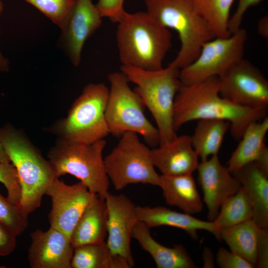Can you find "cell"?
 <instances>
[{
    "label": "cell",
    "mask_w": 268,
    "mask_h": 268,
    "mask_svg": "<svg viewBox=\"0 0 268 268\" xmlns=\"http://www.w3.org/2000/svg\"><path fill=\"white\" fill-rule=\"evenodd\" d=\"M198 121L191 139L199 158L203 161L218 155L230 124L227 121L219 119Z\"/></svg>",
    "instance_id": "obj_25"
},
{
    "label": "cell",
    "mask_w": 268,
    "mask_h": 268,
    "mask_svg": "<svg viewBox=\"0 0 268 268\" xmlns=\"http://www.w3.org/2000/svg\"><path fill=\"white\" fill-rule=\"evenodd\" d=\"M0 223L16 236L22 234L28 224V216L0 193Z\"/></svg>",
    "instance_id": "obj_30"
},
{
    "label": "cell",
    "mask_w": 268,
    "mask_h": 268,
    "mask_svg": "<svg viewBox=\"0 0 268 268\" xmlns=\"http://www.w3.org/2000/svg\"><path fill=\"white\" fill-rule=\"evenodd\" d=\"M8 69L9 61L2 55L0 51V71H7Z\"/></svg>",
    "instance_id": "obj_39"
},
{
    "label": "cell",
    "mask_w": 268,
    "mask_h": 268,
    "mask_svg": "<svg viewBox=\"0 0 268 268\" xmlns=\"http://www.w3.org/2000/svg\"><path fill=\"white\" fill-rule=\"evenodd\" d=\"M0 140L19 177L21 194L17 206L28 216L40 206L43 197L58 177L49 160L13 127L0 129Z\"/></svg>",
    "instance_id": "obj_3"
},
{
    "label": "cell",
    "mask_w": 268,
    "mask_h": 268,
    "mask_svg": "<svg viewBox=\"0 0 268 268\" xmlns=\"http://www.w3.org/2000/svg\"><path fill=\"white\" fill-rule=\"evenodd\" d=\"M46 195L52 201L48 215L50 226L61 231L69 238L83 212L95 197L81 182L69 185L56 178Z\"/></svg>",
    "instance_id": "obj_12"
},
{
    "label": "cell",
    "mask_w": 268,
    "mask_h": 268,
    "mask_svg": "<svg viewBox=\"0 0 268 268\" xmlns=\"http://www.w3.org/2000/svg\"><path fill=\"white\" fill-rule=\"evenodd\" d=\"M107 208V240L112 251L126 260L131 267L134 265L131 242L133 229L138 221L136 205L124 194L108 192L105 197Z\"/></svg>",
    "instance_id": "obj_13"
},
{
    "label": "cell",
    "mask_w": 268,
    "mask_h": 268,
    "mask_svg": "<svg viewBox=\"0 0 268 268\" xmlns=\"http://www.w3.org/2000/svg\"></svg>",
    "instance_id": "obj_42"
},
{
    "label": "cell",
    "mask_w": 268,
    "mask_h": 268,
    "mask_svg": "<svg viewBox=\"0 0 268 268\" xmlns=\"http://www.w3.org/2000/svg\"><path fill=\"white\" fill-rule=\"evenodd\" d=\"M104 160L109 181L117 191L134 184L159 186L160 175L155 171L151 149L136 133L123 134Z\"/></svg>",
    "instance_id": "obj_9"
},
{
    "label": "cell",
    "mask_w": 268,
    "mask_h": 268,
    "mask_svg": "<svg viewBox=\"0 0 268 268\" xmlns=\"http://www.w3.org/2000/svg\"><path fill=\"white\" fill-rule=\"evenodd\" d=\"M103 17L92 0H77L64 27L61 41L72 65L79 66L87 39L100 26Z\"/></svg>",
    "instance_id": "obj_15"
},
{
    "label": "cell",
    "mask_w": 268,
    "mask_h": 268,
    "mask_svg": "<svg viewBox=\"0 0 268 268\" xmlns=\"http://www.w3.org/2000/svg\"><path fill=\"white\" fill-rule=\"evenodd\" d=\"M203 268H214V256L211 250L207 247L204 248L202 252Z\"/></svg>",
    "instance_id": "obj_37"
},
{
    "label": "cell",
    "mask_w": 268,
    "mask_h": 268,
    "mask_svg": "<svg viewBox=\"0 0 268 268\" xmlns=\"http://www.w3.org/2000/svg\"><path fill=\"white\" fill-rule=\"evenodd\" d=\"M197 170L198 182L208 210L207 217L209 221H212L222 204L238 191L241 184L227 167L221 164L218 155L201 161Z\"/></svg>",
    "instance_id": "obj_14"
},
{
    "label": "cell",
    "mask_w": 268,
    "mask_h": 268,
    "mask_svg": "<svg viewBox=\"0 0 268 268\" xmlns=\"http://www.w3.org/2000/svg\"><path fill=\"white\" fill-rule=\"evenodd\" d=\"M37 8L61 29L77 0H24Z\"/></svg>",
    "instance_id": "obj_29"
},
{
    "label": "cell",
    "mask_w": 268,
    "mask_h": 268,
    "mask_svg": "<svg viewBox=\"0 0 268 268\" xmlns=\"http://www.w3.org/2000/svg\"><path fill=\"white\" fill-rule=\"evenodd\" d=\"M263 0H238L236 9L234 13L230 16L228 28L232 33L241 28L242 19L247 10L251 6L256 5Z\"/></svg>",
    "instance_id": "obj_34"
},
{
    "label": "cell",
    "mask_w": 268,
    "mask_h": 268,
    "mask_svg": "<svg viewBox=\"0 0 268 268\" xmlns=\"http://www.w3.org/2000/svg\"><path fill=\"white\" fill-rule=\"evenodd\" d=\"M216 264L221 268H253L254 267L240 256L224 248L219 249L216 257Z\"/></svg>",
    "instance_id": "obj_33"
},
{
    "label": "cell",
    "mask_w": 268,
    "mask_h": 268,
    "mask_svg": "<svg viewBox=\"0 0 268 268\" xmlns=\"http://www.w3.org/2000/svg\"><path fill=\"white\" fill-rule=\"evenodd\" d=\"M0 162L10 163V159L0 140Z\"/></svg>",
    "instance_id": "obj_40"
},
{
    "label": "cell",
    "mask_w": 268,
    "mask_h": 268,
    "mask_svg": "<svg viewBox=\"0 0 268 268\" xmlns=\"http://www.w3.org/2000/svg\"><path fill=\"white\" fill-rule=\"evenodd\" d=\"M109 92L103 83L85 86L59 126L62 140L92 143L110 134L105 117Z\"/></svg>",
    "instance_id": "obj_8"
},
{
    "label": "cell",
    "mask_w": 268,
    "mask_h": 268,
    "mask_svg": "<svg viewBox=\"0 0 268 268\" xmlns=\"http://www.w3.org/2000/svg\"><path fill=\"white\" fill-rule=\"evenodd\" d=\"M256 266L260 268L268 267V229L260 228Z\"/></svg>",
    "instance_id": "obj_36"
},
{
    "label": "cell",
    "mask_w": 268,
    "mask_h": 268,
    "mask_svg": "<svg viewBox=\"0 0 268 268\" xmlns=\"http://www.w3.org/2000/svg\"><path fill=\"white\" fill-rule=\"evenodd\" d=\"M223 98L251 108L268 107V81L263 73L244 58L218 77Z\"/></svg>",
    "instance_id": "obj_11"
},
{
    "label": "cell",
    "mask_w": 268,
    "mask_h": 268,
    "mask_svg": "<svg viewBox=\"0 0 268 268\" xmlns=\"http://www.w3.org/2000/svg\"><path fill=\"white\" fill-rule=\"evenodd\" d=\"M3 9V5L2 1L0 0V15L1 14Z\"/></svg>",
    "instance_id": "obj_41"
},
{
    "label": "cell",
    "mask_w": 268,
    "mask_h": 268,
    "mask_svg": "<svg viewBox=\"0 0 268 268\" xmlns=\"http://www.w3.org/2000/svg\"><path fill=\"white\" fill-rule=\"evenodd\" d=\"M116 41L122 65L146 70L163 68L172 35L146 11L126 12L118 23Z\"/></svg>",
    "instance_id": "obj_2"
},
{
    "label": "cell",
    "mask_w": 268,
    "mask_h": 268,
    "mask_svg": "<svg viewBox=\"0 0 268 268\" xmlns=\"http://www.w3.org/2000/svg\"><path fill=\"white\" fill-rule=\"evenodd\" d=\"M150 228L143 222L138 221L134 226L132 238L139 244L142 249L153 258L158 268H196L193 259L181 245L173 248L163 246L152 237Z\"/></svg>",
    "instance_id": "obj_20"
},
{
    "label": "cell",
    "mask_w": 268,
    "mask_h": 268,
    "mask_svg": "<svg viewBox=\"0 0 268 268\" xmlns=\"http://www.w3.org/2000/svg\"><path fill=\"white\" fill-rule=\"evenodd\" d=\"M268 109L236 104L220 96L218 76L190 85H182L175 98L173 125L177 131L194 120L219 119L230 123L233 137L239 140L252 122L267 117Z\"/></svg>",
    "instance_id": "obj_1"
},
{
    "label": "cell",
    "mask_w": 268,
    "mask_h": 268,
    "mask_svg": "<svg viewBox=\"0 0 268 268\" xmlns=\"http://www.w3.org/2000/svg\"><path fill=\"white\" fill-rule=\"evenodd\" d=\"M0 182L6 189L7 199L18 206L21 190L17 172L12 164L0 162Z\"/></svg>",
    "instance_id": "obj_31"
},
{
    "label": "cell",
    "mask_w": 268,
    "mask_h": 268,
    "mask_svg": "<svg viewBox=\"0 0 268 268\" xmlns=\"http://www.w3.org/2000/svg\"><path fill=\"white\" fill-rule=\"evenodd\" d=\"M28 260L31 268H71L73 254L70 238L53 227L30 234Z\"/></svg>",
    "instance_id": "obj_16"
},
{
    "label": "cell",
    "mask_w": 268,
    "mask_h": 268,
    "mask_svg": "<svg viewBox=\"0 0 268 268\" xmlns=\"http://www.w3.org/2000/svg\"><path fill=\"white\" fill-rule=\"evenodd\" d=\"M260 228L252 219L220 229V240L228 246L230 251L240 256L254 267L257 260V250Z\"/></svg>",
    "instance_id": "obj_24"
},
{
    "label": "cell",
    "mask_w": 268,
    "mask_h": 268,
    "mask_svg": "<svg viewBox=\"0 0 268 268\" xmlns=\"http://www.w3.org/2000/svg\"><path fill=\"white\" fill-rule=\"evenodd\" d=\"M106 144L104 139L92 143L61 140L49 152L48 160L58 178L72 175L90 192L105 199L110 184L103 157Z\"/></svg>",
    "instance_id": "obj_7"
},
{
    "label": "cell",
    "mask_w": 268,
    "mask_h": 268,
    "mask_svg": "<svg viewBox=\"0 0 268 268\" xmlns=\"http://www.w3.org/2000/svg\"><path fill=\"white\" fill-rule=\"evenodd\" d=\"M257 28L259 34L265 38H268V17L267 15L263 16L259 21Z\"/></svg>",
    "instance_id": "obj_38"
},
{
    "label": "cell",
    "mask_w": 268,
    "mask_h": 268,
    "mask_svg": "<svg viewBox=\"0 0 268 268\" xmlns=\"http://www.w3.org/2000/svg\"><path fill=\"white\" fill-rule=\"evenodd\" d=\"M136 213L138 220L149 228L161 226L176 227L184 230L193 238H196L198 230H205L220 240V229L212 222L198 219L185 212H179L162 206L138 205L136 206Z\"/></svg>",
    "instance_id": "obj_18"
},
{
    "label": "cell",
    "mask_w": 268,
    "mask_h": 268,
    "mask_svg": "<svg viewBox=\"0 0 268 268\" xmlns=\"http://www.w3.org/2000/svg\"><path fill=\"white\" fill-rule=\"evenodd\" d=\"M125 0H98L96 4L102 17L118 23L123 18L126 11L124 8Z\"/></svg>",
    "instance_id": "obj_32"
},
{
    "label": "cell",
    "mask_w": 268,
    "mask_h": 268,
    "mask_svg": "<svg viewBox=\"0 0 268 268\" xmlns=\"http://www.w3.org/2000/svg\"><path fill=\"white\" fill-rule=\"evenodd\" d=\"M246 30L240 28L227 37H215L203 44L197 58L180 69L183 85L219 76L243 59Z\"/></svg>",
    "instance_id": "obj_10"
},
{
    "label": "cell",
    "mask_w": 268,
    "mask_h": 268,
    "mask_svg": "<svg viewBox=\"0 0 268 268\" xmlns=\"http://www.w3.org/2000/svg\"><path fill=\"white\" fill-rule=\"evenodd\" d=\"M155 167L166 176L192 174L199 165V156L191 136H177L171 141L151 149Z\"/></svg>",
    "instance_id": "obj_17"
},
{
    "label": "cell",
    "mask_w": 268,
    "mask_h": 268,
    "mask_svg": "<svg viewBox=\"0 0 268 268\" xmlns=\"http://www.w3.org/2000/svg\"><path fill=\"white\" fill-rule=\"evenodd\" d=\"M146 12L167 29L175 30L180 49L169 64L179 69L192 63L202 46L216 36L198 10L194 0H144Z\"/></svg>",
    "instance_id": "obj_5"
},
{
    "label": "cell",
    "mask_w": 268,
    "mask_h": 268,
    "mask_svg": "<svg viewBox=\"0 0 268 268\" xmlns=\"http://www.w3.org/2000/svg\"><path fill=\"white\" fill-rule=\"evenodd\" d=\"M253 216L252 204L241 186L237 192L224 201L216 217L211 222L220 229L252 219Z\"/></svg>",
    "instance_id": "obj_27"
},
{
    "label": "cell",
    "mask_w": 268,
    "mask_h": 268,
    "mask_svg": "<svg viewBox=\"0 0 268 268\" xmlns=\"http://www.w3.org/2000/svg\"><path fill=\"white\" fill-rule=\"evenodd\" d=\"M16 236L0 223V256L10 255L16 246Z\"/></svg>",
    "instance_id": "obj_35"
},
{
    "label": "cell",
    "mask_w": 268,
    "mask_h": 268,
    "mask_svg": "<svg viewBox=\"0 0 268 268\" xmlns=\"http://www.w3.org/2000/svg\"><path fill=\"white\" fill-rule=\"evenodd\" d=\"M105 199L96 195L75 226L70 239L74 248L105 241L107 235Z\"/></svg>",
    "instance_id": "obj_21"
},
{
    "label": "cell",
    "mask_w": 268,
    "mask_h": 268,
    "mask_svg": "<svg viewBox=\"0 0 268 268\" xmlns=\"http://www.w3.org/2000/svg\"><path fill=\"white\" fill-rule=\"evenodd\" d=\"M109 96L105 117L109 133L116 136L130 132L142 136L152 147L159 146L160 137L157 127L147 119L140 97L129 86V80L121 71L109 74Z\"/></svg>",
    "instance_id": "obj_6"
},
{
    "label": "cell",
    "mask_w": 268,
    "mask_h": 268,
    "mask_svg": "<svg viewBox=\"0 0 268 268\" xmlns=\"http://www.w3.org/2000/svg\"><path fill=\"white\" fill-rule=\"evenodd\" d=\"M120 70L135 84L134 90L151 113L160 134L159 145L174 139L178 135L173 125L174 104L182 85L180 69L170 64L156 70L121 65Z\"/></svg>",
    "instance_id": "obj_4"
},
{
    "label": "cell",
    "mask_w": 268,
    "mask_h": 268,
    "mask_svg": "<svg viewBox=\"0 0 268 268\" xmlns=\"http://www.w3.org/2000/svg\"><path fill=\"white\" fill-rule=\"evenodd\" d=\"M159 187L166 203L191 215L201 212L203 205L192 174L160 175Z\"/></svg>",
    "instance_id": "obj_22"
},
{
    "label": "cell",
    "mask_w": 268,
    "mask_h": 268,
    "mask_svg": "<svg viewBox=\"0 0 268 268\" xmlns=\"http://www.w3.org/2000/svg\"><path fill=\"white\" fill-rule=\"evenodd\" d=\"M234 0H194L195 4L216 37L231 35L228 24Z\"/></svg>",
    "instance_id": "obj_28"
},
{
    "label": "cell",
    "mask_w": 268,
    "mask_h": 268,
    "mask_svg": "<svg viewBox=\"0 0 268 268\" xmlns=\"http://www.w3.org/2000/svg\"><path fill=\"white\" fill-rule=\"evenodd\" d=\"M268 131V118L251 123L245 130L237 147L227 163L231 173L245 165L257 161L268 151L265 139Z\"/></svg>",
    "instance_id": "obj_23"
},
{
    "label": "cell",
    "mask_w": 268,
    "mask_h": 268,
    "mask_svg": "<svg viewBox=\"0 0 268 268\" xmlns=\"http://www.w3.org/2000/svg\"><path fill=\"white\" fill-rule=\"evenodd\" d=\"M127 261L112 252L106 241L74 248L71 268H131Z\"/></svg>",
    "instance_id": "obj_26"
},
{
    "label": "cell",
    "mask_w": 268,
    "mask_h": 268,
    "mask_svg": "<svg viewBox=\"0 0 268 268\" xmlns=\"http://www.w3.org/2000/svg\"><path fill=\"white\" fill-rule=\"evenodd\" d=\"M232 174L239 181L251 201L252 219L260 228L268 229V171L253 162Z\"/></svg>",
    "instance_id": "obj_19"
}]
</instances>
